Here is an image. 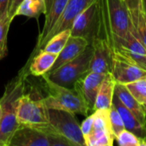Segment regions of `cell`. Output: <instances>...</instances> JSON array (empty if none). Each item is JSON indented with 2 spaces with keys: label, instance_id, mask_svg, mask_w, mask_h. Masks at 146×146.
Returning <instances> with one entry per match:
<instances>
[{
  "label": "cell",
  "instance_id": "cell-1",
  "mask_svg": "<svg viewBox=\"0 0 146 146\" xmlns=\"http://www.w3.org/2000/svg\"><path fill=\"white\" fill-rule=\"evenodd\" d=\"M28 74L26 66L20 70L6 86L0 98L2 121L0 132V146H9V143L20 125L17 121V110L21 98L25 93V80Z\"/></svg>",
  "mask_w": 146,
  "mask_h": 146
},
{
  "label": "cell",
  "instance_id": "cell-2",
  "mask_svg": "<svg viewBox=\"0 0 146 146\" xmlns=\"http://www.w3.org/2000/svg\"><path fill=\"white\" fill-rule=\"evenodd\" d=\"M100 4V34L113 45L115 38H125L132 30L133 22L123 0H98Z\"/></svg>",
  "mask_w": 146,
  "mask_h": 146
},
{
  "label": "cell",
  "instance_id": "cell-3",
  "mask_svg": "<svg viewBox=\"0 0 146 146\" xmlns=\"http://www.w3.org/2000/svg\"><path fill=\"white\" fill-rule=\"evenodd\" d=\"M41 77L47 92L44 100L48 109L62 110L74 115H88L89 112H91L88 105L74 88L65 87L54 83L44 74Z\"/></svg>",
  "mask_w": 146,
  "mask_h": 146
},
{
  "label": "cell",
  "instance_id": "cell-4",
  "mask_svg": "<svg viewBox=\"0 0 146 146\" xmlns=\"http://www.w3.org/2000/svg\"><path fill=\"white\" fill-rule=\"evenodd\" d=\"M17 121L20 126H27L56 134L50 123L48 108L42 97L35 98L30 94L24 93L19 101Z\"/></svg>",
  "mask_w": 146,
  "mask_h": 146
},
{
  "label": "cell",
  "instance_id": "cell-5",
  "mask_svg": "<svg viewBox=\"0 0 146 146\" xmlns=\"http://www.w3.org/2000/svg\"><path fill=\"white\" fill-rule=\"evenodd\" d=\"M93 49L89 44L78 56L53 72L44 74L51 81L60 86L73 88L74 83L89 71Z\"/></svg>",
  "mask_w": 146,
  "mask_h": 146
},
{
  "label": "cell",
  "instance_id": "cell-6",
  "mask_svg": "<svg viewBox=\"0 0 146 146\" xmlns=\"http://www.w3.org/2000/svg\"><path fill=\"white\" fill-rule=\"evenodd\" d=\"M50 123L55 133L71 142L74 146H86L80 125L75 115L62 110L48 109Z\"/></svg>",
  "mask_w": 146,
  "mask_h": 146
},
{
  "label": "cell",
  "instance_id": "cell-7",
  "mask_svg": "<svg viewBox=\"0 0 146 146\" xmlns=\"http://www.w3.org/2000/svg\"><path fill=\"white\" fill-rule=\"evenodd\" d=\"M100 23V4L96 0L76 17L71 27V36L83 38L91 44L99 37Z\"/></svg>",
  "mask_w": 146,
  "mask_h": 146
},
{
  "label": "cell",
  "instance_id": "cell-8",
  "mask_svg": "<svg viewBox=\"0 0 146 146\" xmlns=\"http://www.w3.org/2000/svg\"><path fill=\"white\" fill-rule=\"evenodd\" d=\"M9 146H74L64 138L44 131L20 126L15 131Z\"/></svg>",
  "mask_w": 146,
  "mask_h": 146
},
{
  "label": "cell",
  "instance_id": "cell-9",
  "mask_svg": "<svg viewBox=\"0 0 146 146\" xmlns=\"http://www.w3.org/2000/svg\"><path fill=\"white\" fill-rule=\"evenodd\" d=\"M111 74L116 83L127 85L146 76V69L127 55L114 50Z\"/></svg>",
  "mask_w": 146,
  "mask_h": 146
},
{
  "label": "cell",
  "instance_id": "cell-10",
  "mask_svg": "<svg viewBox=\"0 0 146 146\" xmlns=\"http://www.w3.org/2000/svg\"><path fill=\"white\" fill-rule=\"evenodd\" d=\"M94 121L92 131L85 139L86 146H112L115 137L112 132L110 109H101L93 111Z\"/></svg>",
  "mask_w": 146,
  "mask_h": 146
},
{
  "label": "cell",
  "instance_id": "cell-11",
  "mask_svg": "<svg viewBox=\"0 0 146 146\" xmlns=\"http://www.w3.org/2000/svg\"><path fill=\"white\" fill-rule=\"evenodd\" d=\"M91 45L93 49V54L88 72H96L104 74L111 73L114 55L112 46L104 38L101 37L95 38Z\"/></svg>",
  "mask_w": 146,
  "mask_h": 146
},
{
  "label": "cell",
  "instance_id": "cell-12",
  "mask_svg": "<svg viewBox=\"0 0 146 146\" xmlns=\"http://www.w3.org/2000/svg\"><path fill=\"white\" fill-rule=\"evenodd\" d=\"M94 1L96 0H68L60 18L58 19L53 28L50 30V32L48 33V35L43 41L42 44L40 45L39 50H41L44 48L47 41L55 34L66 29H71L72 25L76 17Z\"/></svg>",
  "mask_w": 146,
  "mask_h": 146
},
{
  "label": "cell",
  "instance_id": "cell-13",
  "mask_svg": "<svg viewBox=\"0 0 146 146\" xmlns=\"http://www.w3.org/2000/svg\"><path fill=\"white\" fill-rule=\"evenodd\" d=\"M105 75L104 74L96 72H87L73 86L88 105L91 112H93L96 98Z\"/></svg>",
  "mask_w": 146,
  "mask_h": 146
},
{
  "label": "cell",
  "instance_id": "cell-14",
  "mask_svg": "<svg viewBox=\"0 0 146 146\" xmlns=\"http://www.w3.org/2000/svg\"><path fill=\"white\" fill-rule=\"evenodd\" d=\"M112 48L127 55L146 69V46L133 30L125 38H115Z\"/></svg>",
  "mask_w": 146,
  "mask_h": 146
},
{
  "label": "cell",
  "instance_id": "cell-15",
  "mask_svg": "<svg viewBox=\"0 0 146 146\" xmlns=\"http://www.w3.org/2000/svg\"><path fill=\"white\" fill-rule=\"evenodd\" d=\"M89 45V43L86 39L80 38V37H75V36H70L68 39L65 46L61 50V52L58 54L55 63L53 64L52 68L49 72H53L56 70L61 66L64 65L65 63L72 61L76 56H78L87 46ZM47 72V73H49Z\"/></svg>",
  "mask_w": 146,
  "mask_h": 146
},
{
  "label": "cell",
  "instance_id": "cell-16",
  "mask_svg": "<svg viewBox=\"0 0 146 146\" xmlns=\"http://www.w3.org/2000/svg\"><path fill=\"white\" fill-rule=\"evenodd\" d=\"M112 104L115 107L117 111L119 112L123 123L125 129L133 133L139 138L146 139V125L142 124L135 115L121 102L117 95L115 93L113 96Z\"/></svg>",
  "mask_w": 146,
  "mask_h": 146
},
{
  "label": "cell",
  "instance_id": "cell-17",
  "mask_svg": "<svg viewBox=\"0 0 146 146\" xmlns=\"http://www.w3.org/2000/svg\"><path fill=\"white\" fill-rule=\"evenodd\" d=\"M68 0H52L50 8L47 14L45 15V21L44 27L42 31L39 33L38 38V43L37 45L33 50V54L36 55L39 50H40V45L42 44L43 41L48 35V33L50 32V30L53 28L58 19L60 18L61 15L62 14Z\"/></svg>",
  "mask_w": 146,
  "mask_h": 146
},
{
  "label": "cell",
  "instance_id": "cell-18",
  "mask_svg": "<svg viewBox=\"0 0 146 146\" xmlns=\"http://www.w3.org/2000/svg\"><path fill=\"white\" fill-rule=\"evenodd\" d=\"M115 93L117 95L124 106L127 107L142 124L146 125V115L144 111L143 104L138 101L132 95V93L127 88L126 85L115 82Z\"/></svg>",
  "mask_w": 146,
  "mask_h": 146
},
{
  "label": "cell",
  "instance_id": "cell-19",
  "mask_svg": "<svg viewBox=\"0 0 146 146\" xmlns=\"http://www.w3.org/2000/svg\"><path fill=\"white\" fill-rule=\"evenodd\" d=\"M57 56V54H53L44 50H39L34 57L29 59L28 73L34 76H42L50 70Z\"/></svg>",
  "mask_w": 146,
  "mask_h": 146
},
{
  "label": "cell",
  "instance_id": "cell-20",
  "mask_svg": "<svg viewBox=\"0 0 146 146\" xmlns=\"http://www.w3.org/2000/svg\"><path fill=\"white\" fill-rule=\"evenodd\" d=\"M115 81L111 73L106 74L96 98L94 110L101 109H110L112 105L113 96L115 94Z\"/></svg>",
  "mask_w": 146,
  "mask_h": 146
},
{
  "label": "cell",
  "instance_id": "cell-21",
  "mask_svg": "<svg viewBox=\"0 0 146 146\" xmlns=\"http://www.w3.org/2000/svg\"><path fill=\"white\" fill-rule=\"evenodd\" d=\"M45 0H24L15 11V16H27L38 19L41 14L46 15Z\"/></svg>",
  "mask_w": 146,
  "mask_h": 146
},
{
  "label": "cell",
  "instance_id": "cell-22",
  "mask_svg": "<svg viewBox=\"0 0 146 146\" xmlns=\"http://www.w3.org/2000/svg\"><path fill=\"white\" fill-rule=\"evenodd\" d=\"M70 36H71V29L63 30L55 34L52 38H50L42 50L58 55L65 46Z\"/></svg>",
  "mask_w": 146,
  "mask_h": 146
},
{
  "label": "cell",
  "instance_id": "cell-23",
  "mask_svg": "<svg viewBox=\"0 0 146 146\" xmlns=\"http://www.w3.org/2000/svg\"><path fill=\"white\" fill-rule=\"evenodd\" d=\"M133 22V32L146 46V14L143 9L130 13Z\"/></svg>",
  "mask_w": 146,
  "mask_h": 146
},
{
  "label": "cell",
  "instance_id": "cell-24",
  "mask_svg": "<svg viewBox=\"0 0 146 146\" xmlns=\"http://www.w3.org/2000/svg\"><path fill=\"white\" fill-rule=\"evenodd\" d=\"M12 21L8 11L4 12L0 17V59L7 55V35Z\"/></svg>",
  "mask_w": 146,
  "mask_h": 146
},
{
  "label": "cell",
  "instance_id": "cell-25",
  "mask_svg": "<svg viewBox=\"0 0 146 146\" xmlns=\"http://www.w3.org/2000/svg\"><path fill=\"white\" fill-rule=\"evenodd\" d=\"M115 140L120 146H146V139L139 138L127 129L121 132Z\"/></svg>",
  "mask_w": 146,
  "mask_h": 146
},
{
  "label": "cell",
  "instance_id": "cell-26",
  "mask_svg": "<svg viewBox=\"0 0 146 146\" xmlns=\"http://www.w3.org/2000/svg\"><path fill=\"white\" fill-rule=\"evenodd\" d=\"M128 91L141 104H144L146 100V76L136 81L126 85Z\"/></svg>",
  "mask_w": 146,
  "mask_h": 146
},
{
  "label": "cell",
  "instance_id": "cell-27",
  "mask_svg": "<svg viewBox=\"0 0 146 146\" xmlns=\"http://www.w3.org/2000/svg\"><path fill=\"white\" fill-rule=\"evenodd\" d=\"M110 120L112 132L115 137H116L121 132H122L125 129V127L119 112L117 111V110L113 104L110 108Z\"/></svg>",
  "mask_w": 146,
  "mask_h": 146
},
{
  "label": "cell",
  "instance_id": "cell-28",
  "mask_svg": "<svg viewBox=\"0 0 146 146\" xmlns=\"http://www.w3.org/2000/svg\"><path fill=\"white\" fill-rule=\"evenodd\" d=\"M93 121H94V115L92 113V115H87V117L83 121L82 124L80 125L81 132L85 139L88 137L90 133H92V127H93Z\"/></svg>",
  "mask_w": 146,
  "mask_h": 146
},
{
  "label": "cell",
  "instance_id": "cell-29",
  "mask_svg": "<svg viewBox=\"0 0 146 146\" xmlns=\"http://www.w3.org/2000/svg\"><path fill=\"white\" fill-rule=\"evenodd\" d=\"M123 1L125 2L130 13H134L140 9H143L141 0H123Z\"/></svg>",
  "mask_w": 146,
  "mask_h": 146
},
{
  "label": "cell",
  "instance_id": "cell-30",
  "mask_svg": "<svg viewBox=\"0 0 146 146\" xmlns=\"http://www.w3.org/2000/svg\"><path fill=\"white\" fill-rule=\"evenodd\" d=\"M23 1L24 0H11V3L8 10L9 16L10 17L11 20H13L15 17V11Z\"/></svg>",
  "mask_w": 146,
  "mask_h": 146
},
{
  "label": "cell",
  "instance_id": "cell-31",
  "mask_svg": "<svg viewBox=\"0 0 146 146\" xmlns=\"http://www.w3.org/2000/svg\"><path fill=\"white\" fill-rule=\"evenodd\" d=\"M10 3L11 0H0V17L4 12L9 10Z\"/></svg>",
  "mask_w": 146,
  "mask_h": 146
},
{
  "label": "cell",
  "instance_id": "cell-32",
  "mask_svg": "<svg viewBox=\"0 0 146 146\" xmlns=\"http://www.w3.org/2000/svg\"><path fill=\"white\" fill-rule=\"evenodd\" d=\"M45 3H46V6H47V12H48L49 9H50V8L52 0H45ZM46 14H47V13H46Z\"/></svg>",
  "mask_w": 146,
  "mask_h": 146
},
{
  "label": "cell",
  "instance_id": "cell-33",
  "mask_svg": "<svg viewBox=\"0 0 146 146\" xmlns=\"http://www.w3.org/2000/svg\"><path fill=\"white\" fill-rule=\"evenodd\" d=\"M142 2V8H143V10L145 11V13L146 14V0H141Z\"/></svg>",
  "mask_w": 146,
  "mask_h": 146
},
{
  "label": "cell",
  "instance_id": "cell-34",
  "mask_svg": "<svg viewBox=\"0 0 146 146\" xmlns=\"http://www.w3.org/2000/svg\"><path fill=\"white\" fill-rule=\"evenodd\" d=\"M1 121H2V109L0 105V132H1Z\"/></svg>",
  "mask_w": 146,
  "mask_h": 146
},
{
  "label": "cell",
  "instance_id": "cell-35",
  "mask_svg": "<svg viewBox=\"0 0 146 146\" xmlns=\"http://www.w3.org/2000/svg\"><path fill=\"white\" fill-rule=\"evenodd\" d=\"M143 108H144V111H145V114L146 115V104H143Z\"/></svg>",
  "mask_w": 146,
  "mask_h": 146
},
{
  "label": "cell",
  "instance_id": "cell-36",
  "mask_svg": "<svg viewBox=\"0 0 146 146\" xmlns=\"http://www.w3.org/2000/svg\"><path fill=\"white\" fill-rule=\"evenodd\" d=\"M144 104H146V100H145V103H144Z\"/></svg>",
  "mask_w": 146,
  "mask_h": 146
}]
</instances>
